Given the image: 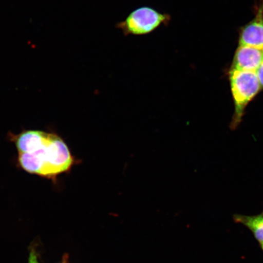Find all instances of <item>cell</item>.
Listing matches in <instances>:
<instances>
[{
  "label": "cell",
  "instance_id": "6da1fadb",
  "mask_svg": "<svg viewBox=\"0 0 263 263\" xmlns=\"http://www.w3.org/2000/svg\"><path fill=\"white\" fill-rule=\"evenodd\" d=\"M9 137L17 150L18 166L29 174L55 181L82 162L54 133L27 130L18 134L9 133Z\"/></svg>",
  "mask_w": 263,
  "mask_h": 263
},
{
  "label": "cell",
  "instance_id": "7a4b0ae2",
  "mask_svg": "<svg viewBox=\"0 0 263 263\" xmlns=\"http://www.w3.org/2000/svg\"><path fill=\"white\" fill-rule=\"evenodd\" d=\"M229 78L234 114L230 128L235 130L241 123L246 108L262 90L255 71L230 69Z\"/></svg>",
  "mask_w": 263,
  "mask_h": 263
},
{
  "label": "cell",
  "instance_id": "3957f363",
  "mask_svg": "<svg viewBox=\"0 0 263 263\" xmlns=\"http://www.w3.org/2000/svg\"><path fill=\"white\" fill-rule=\"evenodd\" d=\"M171 15L163 14L155 9L143 6L134 10L117 28L125 35H143L150 34L162 25H168Z\"/></svg>",
  "mask_w": 263,
  "mask_h": 263
},
{
  "label": "cell",
  "instance_id": "277c9868",
  "mask_svg": "<svg viewBox=\"0 0 263 263\" xmlns=\"http://www.w3.org/2000/svg\"><path fill=\"white\" fill-rule=\"evenodd\" d=\"M239 44L263 49V4L259 6L254 20L241 29Z\"/></svg>",
  "mask_w": 263,
  "mask_h": 263
},
{
  "label": "cell",
  "instance_id": "5b68a950",
  "mask_svg": "<svg viewBox=\"0 0 263 263\" xmlns=\"http://www.w3.org/2000/svg\"><path fill=\"white\" fill-rule=\"evenodd\" d=\"M263 61V49L239 45L236 49L231 68L256 71Z\"/></svg>",
  "mask_w": 263,
  "mask_h": 263
},
{
  "label": "cell",
  "instance_id": "8992f818",
  "mask_svg": "<svg viewBox=\"0 0 263 263\" xmlns=\"http://www.w3.org/2000/svg\"><path fill=\"white\" fill-rule=\"evenodd\" d=\"M233 220L251 230L263 251V210L258 215L254 216L237 214L233 215Z\"/></svg>",
  "mask_w": 263,
  "mask_h": 263
},
{
  "label": "cell",
  "instance_id": "52a82bcc",
  "mask_svg": "<svg viewBox=\"0 0 263 263\" xmlns=\"http://www.w3.org/2000/svg\"><path fill=\"white\" fill-rule=\"evenodd\" d=\"M256 74L257 75L259 84H260L262 90L263 89V61L256 70Z\"/></svg>",
  "mask_w": 263,
  "mask_h": 263
},
{
  "label": "cell",
  "instance_id": "ba28073f",
  "mask_svg": "<svg viewBox=\"0 0 263 263\" xmlns=\"http://www.w3.org/2000/svg\"><path fill=\"white\" fill-rule=\"evenodd\" d=\"M29 263H40L38 261L37 256L35 250L32 249L29 256Z\"/></svg>",
  "mask_w": 263,
  "mask_h": 263
},
{
  "label": "cell",
  "instance_id": "9c48e42d",
  "mask_svg": "<svg viewBox=\"0 0 263 263\" xmlns=\"http://www.w3.org/2000/svg\"><path fill=\"white\" fill-rule=\"evenodd\" d=\"M67 258H64L63 260V262L62 263H67Z\"/></svg>",
  "mask_w": 263,
  "mask_h": 263
}]
</instances>
